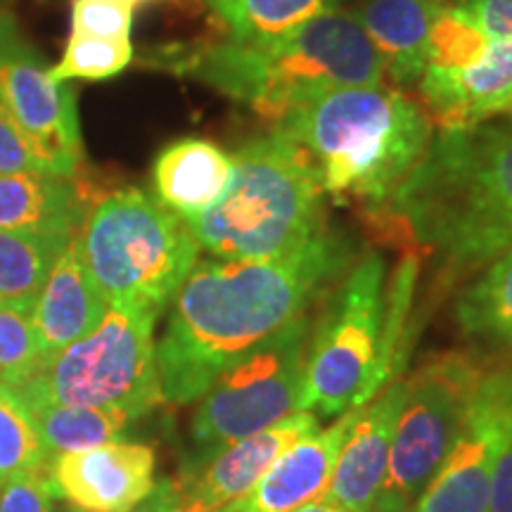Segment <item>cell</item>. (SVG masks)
<instances>
[{"mask_svg":"<svg viewBox=\"0 0 512 512\" xmlns=\"http://www.w3.org/2000/svg\"><path fill=\"white\" fill-rule=\"evenodd\" d=\"M351 259V240L328 226L273 259L197 261L155 347L164 401H200L230 366L309 316Z\"/></svg>","mask_w":512,"mask_h":512,"instance_id":"cell-1","label":"cell"},{"mask_svg":"<svg viewBox=\"0 0 512 512\" xmlns=\"http://www.w3.org/2000/svg\"><path fill=\"white\" fill-rule=\"evenodd\" d=\"M384 238L430 249L453 268L512 247V114L446 128L387 207L366 216Z\"/></svg>","mask_w":512,"mask_h":512,"instance_id":"cell-2","label":"cell"},{"mask_svg":"<svg viewBox=\"0 0 512 512\" xmlns=\"http://www.w3.org/2000/svg\"><path fill=\"white\" fill-rule=\"evenodd\" d=\"M162 57L176 74L242 102L273 126L337 88L384 83L382 60L361 19L342 10L273 41L240 43L223 36Z\"/></svg>","mask_w":512,"mask_h":512,"instance_id":"cell-3","label":"cell"},{"mask_svg":"<svg viewBox=\"0 0 512 512\" xmlns=\"http://www.w3.org/2000/svg\"><path fill=\"white\" fill-rule=\"evenodd\" d=\"M432 126L418 100L384 83L337 88L275 124L306 152L325 195L363 216L387 207L430 147Z\"/></svg>","mask_w":512,"mask_h":512,"instance_id":"cell-4","label":"cell"},{"mask_svg":"<svg viewBox=\"0 0 512 512\" xmlns=\"http://www.w3.org/2000/svg\"><path fill=\"white\" fill-rule=\"evenodd\" d=\"M323 200L306 152L273 126L235 152L221 200L185 223L216 259H273L328 228Z\"/></svg>","mask_w":512,"mask_h":512,"instance_id":"cell-5","label":"cell"},{"mask_svg":"<svg viewBox=\"0 0 512 512\" xmlns=\"http://www.w3.org/2000/svg\"><path fill=\"white\" fill-rule=\"evenodd\" d=\"M76 247L107 306L157 316L174 302L200 256L188 223L138 188L93 202Z\"/></svg>","mask_w":512,"mask_h":512,"instance_id":"cell-6","label":"cell"},{"mask_svg":"<svg viewBox=\"0 0 512 512\" xmlns=\"http://www.w3.org/2000/svg\"><path fill=\"white\" fill-rule=\"evenodd\" d=\"M157 313L107 306L98 328L57 354L43 358L15 392L24 406L117 408L133 420L164 401L159 387Z\"/></svg>","mask_w":512,"mask_h":512,"instance_id":"cell-7","label":"cell"},{"mask_svg":"<svg viewBox=\"0 0 512 512\" xmlns=\"http://www.w3.org/2000/svg\"><path fill=\"white\" fill-rule=\"evenodd\" d=\"M384 311L387 268L380 252L368 249L313 318L299 411L335 418L380 392Z\"/></svg>","mask_w":512,"mask_h":512,"instance_id":"cell-8","label":"cell"},{"mask_svg":"<svg viewBox=\"0 0 512 512\" xmlns=\"http://www.w3.org/2000/svg\"><path fill=\"white\" fill-rule=\"evenodd\" d=\"M494 358L472 349L441 351L411 377L394 425L389 465L373 512H408L451 451L472 394Z\"/></svg>","mask_w":512,"mask_h":512,"instance_id":"cell-9","label":"cell"},{"mask_svg":"<svg viewBox=\"0 0 512 512\" xmlns=\"http://www.w3.org/2000/svg\"><path fill=\"white\" fill-rule=\"evenodd\" d=\"M311 330L313 313L230 366L202 394L190 427L202 456L264 432L299 411Z\"/></svg>","mask_w":512,"mask_h":512,"instance_id":"cell-10","label":"cell"},{"mask_svg":"<svg viewBox=\"0 0 512 512\" xmlns=\"http://www.w3.org/2000/svg\"><path fill=\"white\" fill-rule=\"evenodd\" d=\"M512 441V361L486 370L451 451L408 512H489L498 460Z\"/></svg>","mask_w":512,"mask_h":512,"instance_id":"cell-11","label":"cell"},{"mask_svg":"<svg viewBox=\"0 0 512 512\" xmlns=\"http://www.w3.org/2000/svg\"><path fill=\"white\" fill-rule=\"evenodd\" d=\"M0 102L60 176H76L83 140L74 91L50 76V67L0 5Z\"/></svg>","mask_w":512,"mask_h":512,"instance_id":"cell-12","label":"cell"},{"mask_svg":"<svg viewBox=\"0 0 512 512\" xmlns=\"http://www.w3.org/2000/svg\"><path fill=\"white\" fill-rule=\"evenodd\" d=\"M157 453L136 441L62 453L48 460L55 496L81 512H133L155 491Z\"/></svg>","mask_w":512,"mask_h":512,"instance_id":"cell-13","label":"cell"},{"mask_svg":"<svg viewBox=\"0 0 512 512\" xmlns=\"http://www.w3.org/2000/svg\"><path fill=\"white\" fill-rule=\"evenodd\" d=\"M318 430L320 418L316 413L297 411L264 432L197 458L188 475L174 482L183 512H219L240 501L287 448Z\"/></svg>","mask_w":512,"mask_h":512,"instance_id":"cell-14","label":"cell"},{"mask_svg":"<svg viewBox=\"0 0 512 512\" xmlns=\"http://www.w3.org/2000/svg\"><path fill=\"white\" fill-rule=\"evenodd\" d=\"M406 377L387 382L375 401L363 403L344 439L332 472L328 498L351 512H373L389 465L394 425L399 418Z\"/></svg>","mask_w":512,"mask_h":512,"instance_id":"cell-15","label":"cell"},{"mask_svg":"<svg viewBox=\"0 0 512 512\" xmlns=\"http://www.w3.org/2000/svg\"><path fill=\"white\" fill-rule=\"evenodd\" d=\"M358 408H349L325 430L313 432L287 448L247 496L219 512H292L323 498L330 489L339 448L354 425Z\"/></svg>","mask_w":512,"mask_h":512,"instance_id":"cell-16","label":"cell"},{"mask_svg":"<svg viewBox=\"0 0 512 512\" xmlns=\"http://www.w3.org/2000/svg\"><path fill=\"white\" fill-rule=\"evenodd\" d=\"M105 311L107 302L83 264L74 235L55 259L34 304V328L41 339L43 358L93 332Z\"/></svg>","mask_w":512,"mask_h":512,"instance_id":"cell-17","label":"cell"},{"mask_svg":"<svg viewBox=\"0 0 512 512\" xmlns=\"http://www.w3.org/2000/svg\"><path fill=\"white\" fill-rule=\"evenodd\" d=\"M91 207L79 174H0V230L72 238Z\"/></svg>","mask_w":512,"mask_h":512,"instance_id":"cell-18","label":"cell"},{"mask_svg":"<svg viewBox=\"0 0 512 512\" xmlns=\"http://www.w3.org/2000/svg\"><path fill=\"white\" fill-rule=\"evenodd\" d=\"M233 176V155L204 138H181L166 145L152 166L157 200L183 221L214 207Z\"/></svg>","mask_w":512,"mask_h":512,"instance_id":"cell-19","label":"cell"},{"mask_svg":"<svg viewBox=\"0 0 512 512\" xmlns=\"http://www.w3.org/2000/svg\"><path fill=\"white\" fill-rule=\"evenodd\" d=\"M446 0H366L361 24L382 60L384 76L396 86L420 81L427 62V43Z\"/></svg>","mask_w":512,"mask_h":512,"instance_id":"cell-20","label":"cell"},{"mask_svg":"<svg viewBox=\"0 0 512 512\" xmlns=\"http://www.w3.org/2000/svg\"><path fill=\"white\" fill-rule=\"evenodd\" d=\"M456 323L467 337L512 361V247L458 294Z\"/></svg>","mask_w":512,"mask_h":512,"instance_id":"cell-21","label":"cell"},{"mask_svg":"<svg viewBox=\"0 0 512 512\" xmlns=\"http://www.w3.org/2000/svg\"><path fill=\"white\" fill-rule=\"evenodd\" d=\"M226 29L240 43H264L297 31L313 19L339 10L342 0H207Z\"/></svg>","mask_w":512,"mask_h":512,"instance_id":"cell-22","label":"cell"},{"mask_svg":"<svg viewBox=\"0 0 512 512\" xmlns=\"http://www.w3.org/2000/svg\"><path fill=\"white\" fill-rule=\"evenodd\" d=\"M29 413L34 418L48 460L62 453L119 441L133 420L131 415L117 408L64 406V403L31 406Z\"/></svg>","mask_w":512,"mask_h":512,"instance_id":"cell-23","label":"cell"},{"mask_svg":"<svg viewBox=\"0 0 512 512\" xmlns=\"http://www.w3.org/2000/svg\"><path fill=\"white\" fill-rule=\"evenodd\" d=\"M72 238L0 230V304L34 309L50 268Z\"/></svg>","mask_w":512,"mask_h":512,"instance_id":"cell-24","label":"cell"},{"mask_svg":"<svg viewBox=\"0 0 512 512\" xmlns=\"http://www.w3.org/2000/svg\"><path fill=\"white\" fill-rule=\"evenodd\" d=\"M48 456L29 408L15 389L0 384V486L19 475L46 472Z\"/></svg>","mask_w":512,"mask_h":512,"instance_id":"cell-25","label":"cell"},{"mask_svg":"<svg viewBox=\"0 0 512 512\" xmlns=\"http://www.w3.org/2000/svg\"><path fill=\"white\" fill-rule=\"evenodd\" d=\"M491 46H494V38L486 36L463 10L446 3L430 31L425 69L463 72V69L482 62L489 55Z\"/></svg>","mask_w":512,"mask_h":512,"instance_id":"cell-26","label":"cell"},{"mask_svg":"<svg viewBox=\"0 0 512 512\" xmlns=\"http://www.w3.org/2000/svg\"><path fill=\"white\" fill-rule=\"evenodd\" d=\"M136 57L131 38H95V36H69L60 64L50 67L55 81L86 79L105 81L124 72Z\"/></svg>","mask_w":512,"mask_h":512,"instance_id":"cell-27","label":"cell"},{"mask_svg":"<svg viewBox=\"0 0 512 512\" xmlns=\"http://www.w3.org/2000/svg\"><path fill=\"white\" fill-rule=\"evenodd\" d=\"M43 361L34 309L0 304V384L15 389Z\"/></svg>","mask_w":512,"mask_h":512,"instance_id":"cell-28","label":"cell"},{"mask_svg":"<svg viewBox=\"0 0 512 512\" xmlns=\"http://www.w3.org/2000/svg\"><path fill=\"white\" fill-rule=\"evenodd\" d=\"M136 10L112 0H72V34L128 38Z\"/></svg>","mask_w":512,"mask_h":512,"instance_id":"cell-29","label":"cell"},{"mask_svg":"<svg viewBox=\"0 0 512 512\" xmlns=\"http://www.w3.org/2000/svg\"><path fill=\"white\" fill-rule=\"evenodd\" d=\"M0 174H57L0 102ZM60 176V174H57Z\"/></svg>","mask_w":512,"mask_h":512,"instance_id":"cell-30","label":"cell"},{"mask_svg":"<svg viewBox=\"0 0 512 512\" xmlns=\"http://www.w3.org/2000/svg\"><path fill=\"white\" fill-rule=\"evenodd\" d=\"M55 498L46 472L19 475L0 489V512H55Z\"/></svg>","mask_w":512,"mask_h":512,"instance_id":"cell-31","label":"cell"},{"mask_svg":"<svg viewBox=\"0 0 512 512\" xmlns=\"http://www.w3.org/2000/svg\"><path fill=\"white\" fill-rule=\"evenodd\" d=\"M486 36L512 41V0H453Z\"/></svg>","mask_w":512,"mask_h":512,"instance_id":"cell-32","label":"cell"},{"mask_svg":"<svg viewBox=\"0 0 512 512\" xmlns=\"http://www.w3.org/2000/svg\"><path fill=\"white\" fill-rule=\"evenodd\" d=\"M489 512H512V441L498 460L494 484H491Z\"/></svg>","mask_w":512,"mask_h":512,"instance_id":"cell-33","label":"cell"},{"mask_svg":"<svg viewBox=\"0 0 512 512\" xmlns=\"http://www.w3.org/2000/svg\"><path fill=\"white\" fill-rule=\"evenodd\" d=\"M138 512H183L176 484L171 482V479H162V482H157L155 491H152L150 498L140 505Z\"/></svg>","mask_w":512,"mask_h":512,"instance_id":"cell-34","label":"cell"},{"mask_svg":"<svg viewBox=\"0 0 512 512\" xmlns=\"http://www.w3.org/2000/svg\"><path fill=\"white\" fill-rule=\"evenodd\" d=\"M503 114H512V88H510L508 93H503L501 98L491 102V105L484 110L482 119H479V121L494 119V117H503Z\"/></svg>","mask_w":512,"mask_h":512,"instance_id":"cell-35","label":"cell"},{"mask_svg":"<svg viewBox=\"0 0 512 512\" xmlns=\"http://www.w3.org/2000/svg\"><path fill=\"white\" fill-rule=\"evenodd\" d=\"M292 512H351V510L342 508V505L332 501V498L323 496V498H318V501L306 503V505H302V508H297V510H292Z\"/></svg>","mask_w":512,"mask_h":512,"instance_id":"cell-36","label":"cell"},{"mask_svg":"<svg viewBox=\"0 0 512 512\" xmlns=\"http://www.w3.org/2000/svg\"><path fill=\"white\" fill-rule=\"evenodd\" d=\"M112 3H121V5H128V8H133L136 10L138 5H143V3H152V0H112Z\"/></svg>","mask_w":512,"mask_h":512,"instance_id":"cell-37","label":"cell"},{"mask_svg":"<svg viewBox=\"0 0 512 512\" xmlns=\"http://www.w3.org/2000/svg\"><path fill=\"white\" fill-rule=\"evenodd\" d=\"M67 512H81V510H76V508H72V510H67Z\"/></svg>","mask_w":512,"mask_h":512,"instance_id":"cell-38","label":"cell"},{"mask_svg":"<svg viewBox=\"0 0 512 512\" xmlns=\"http://www.w3.org/2000/svg\"><path fill=\"white\" fill-rule=\"evenodd\" d=\"M3 3H10V0H0V5H3Z\"/></svg>","mask_w":512,"mask_h":512,"instance_id":"cell-39","label":"cell"},{"mask_svg":"<svg viewBox=\"0 0 512 512\" xmlns=\"http://www.w3.org/2000/svg\"><path fill=\"white\" fill-rule=\"evenodd\" d=\"M0 489H3V486H0Z\"/></svg>","mask_w":512,"mask_h":512,"instance_id":"cell-40","label":"cell"}]
</instances>
